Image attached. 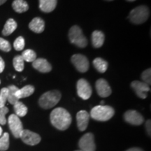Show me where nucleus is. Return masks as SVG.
<instances>
[{
  "label": "nucleus",
  "instance_id": "24",
  "mask_svg": "<svg viewBox=\"0 0 151 151\" xmlns=\"http://www.w3.org/2000/svg\"><path fill=\"white\" fill-rule=\"evenodd\" d=\"M8 99H7V101H9V102L11 104H15L17 101H19V99L16 97V92L18 91V88H17L16 86H9L8 88Z\"/></svg>",
  "mask_w": 151,
  "mask_h": 151
},
{
  "label": "nucleus",
  "instance_id": "21",
  "mask_svg": "<svg viewBox=\"0 0 151 151\" xmlns=\"http://www.w3.org/2000/svg\"><path fill=\"white\" fill-rule=\"evenodd\" d=\"M12 7L16 12L19 14L26 12L29 9V6L24 0H15L12 4Z\"/></svg>",
  "mask_w": 151,
  "mask_h": 151
},
{
  "label": "nucleus",
  "instance_id": "22",
  "mask_svg": "<svg viewBox=\"0 0 151 151\" xmlns=\"http://www.w3.org/2000/svg\"><path fill=\"white\" fill-rule=\"evenodd\" d=\"M93 65L97 71L100 73H104L108 69V62L102 58H95L93 61Z\"/></svg>",
  "mask_w": 151,
  "mask_h": 151
},
{
  "label": "nucleus",
  "instance_id": "8",
  "mask_svg": "<svg viewBox=\"0 0 151 151\" xmlns=\"http://www.w3.org/2000/svg\"><path fill=\"white\" fill-rule=\"evenodd\" d=\"M71 60L77 70L81 73L86 72L89 69V61L85 55L75 54L71 57Z\"/></svg>",
  "mask_w": 151,
  "mask_h": 151
},
{
  "label": "nucleus",
  "instance_id": "13",
  "mask_svg": "<svg viewBox=\"0 0 151 151\" xmlns=\"http://www.w3.org/2000/svg\"><path fill=\"white\" fill-rule=\"evenodd\" d=\"M96 90L99 95L101 97H107L111 95V87L109 86L106 81L105 79L100 78L96 82Z\"/></svg>",
  "mask_w": 151,
  "mask_h": 151
},
{
  "label": "nucleus",
  "instance_id": "9",
  "mask_svg": "<svg viewBox=\"0 0 151 151\" xmlns=\"http://www.w3.org/2000/svg\"><path fill=\"white\" fill-rule=\"evenodd\" d=\"M78 145L83 151H95L96 146L94 135L92 133L86 134L81 138Z\"/></svg>",
  "mask_w": 151,
  "mask_h": 151
},
{
  "label": "nucleus",
  "instance_id": "31",
  "mask_svg": "<svg viewBox=\"0 0 151 151\" xmlns=\"http://www.w3.org/2000/svg\"><path fill=\"white\" fill-rule=\"evenodd\" d=\"M150 73H151V71H150V68L148 69H146V71H144L142 73H141V79L143 80V83H145L148 85V86H150V85L151 84Z\"/></svg>",
  "mask_w": 151,
  "mask_h": 151
},
{
  "label": "nucleus",
  "instance_id": "23",
  "mask_svg": "<svg viewBox=\"0 0 151 151\" xmlns=\"http://www.w3.org/2000/svg\"><path fill=\"white\" fill-rule=\"evenodd\" d=\"M14 111L16 115L18 117H24L27 113V108L23 103L18 101L14 104Z\"/></svg>",
  "mask_w": 151,
  "mask_h": 151
},
{
  "label": "nucleus",
  "instance_id": "32",
  "mask_svg": "<svg viewBox=\"0 0 151 151\" xmlns=\"http://www.w3.org/2000/svg\"><path fill=\"white\" fill-rule=\"evenodd\" d=\"M9 112V109L6 106H4L0 108V124L4 125L6 123V115Z\"/></svg>",
  "mask_w": 151,
  "mask_h": 151
},
{
  "label": "nucleus",
  "instance_id": "26",
  "mask_svg": "<svg viewBox=\"0 0 151 151\" xmlns=\"http://www.w3.org/2000/svg\"><path fill=\"white\" fill-rule=\"evenodd\" d=\"M24 60L23 58H22L21 55H17L14 58V60H13V64H14V67L15 69L17 71H19V72H21V71H23L24 64Z\"/></svg>",
  "mask_w": 151,
  "mask_h": 151
},
{
  "label": "nucleus",
  "instance_id": "10",
  "mask_svg": "<svg viewBox=\"0 0 151 151\" xmlns=\"http://www.w3.org/2000/svg\"><path fill=\"white\" fill-rule=\"evenodd\" d=\"M20 138L24 143L29 146H35L41 141L40 136L28 129H23Z\"/></svg>",
  "mask_w": 151,
  "mask_h": 151
},
{
  "label": "nucleus",
  "instance_id": "39",
  "mask_svg": "<svg viewBox=\"0 0 151 151\" xmlns=\"http://www.w3.org/2000/svg\"><path fill=\"white\" fill-rule=\"evenodd\" d=\"M127 1H135V0H127Z\"/></svg>",
  "mask_w": 151,
  "mask_h": 151
},
{
  "label": "nucleus",
  "instance_id": "19",
  "mask_svg": "<svg viewBox=\"0 0 151 151\" xmlns=\"http://www.w3.org/2000/svg\"><path fill=\"white\" fill-rule=\"evenodd\" d=\"M34 92H35V87L28 85L22 88L21 89H18L16 93V96L18 99H20L22 98L29 97L34 93Z\"/></svg>",
  "mask_w": 151,
  "mask_h": 151
},
{
  "label": "nucleus",
  "instance_id": "4",
  "mask_svg": "<svg viewBox=\"0 0 151 151\" xmlns=\"http://www.w3.org/2000/svg\"><path fill=\"white\" fill-rule=\"evenodd\" d=\"M150 16V10L146 6H139L130 11L128 18L132 23L142 24L148 20Z\"/></svg>",
  "mask_w": 151,
  "mask_h": 151
},
{
  "label": "nucleus",
  "instance_id": "42",
  "mask_svg": "<svg viewBox=\"0 0 151 151\" xmlns=\"http://www.w3.org/2000/svg\"><path fill=\"white\" fill-rule=\"evenodd\" d=\"M0 83H1V81H0Z\"/></svg>",
  "mask_w": 151,
  "mask_h": 151
},
{
  "label": "nucleus",
  "instance_id": "3",
  "mask_svg": "<svg viewBox=\"0 0 151 151\" xmlns=\"http://www.w3.org/2000/svg\"><path fill=\"white\" fill-rule=\"evenodd\" d=\"M61 99V93L58 90L45 92L39 98V106L43 109H49L55 106Z\"/></svg>",
  "mask_w": 151,
  "mask_h": 151
},
{
  "label": "nucleus",
  "instance_id": "37",
  "mask_svg": "<svg viewBox=\"0 0 151 151\" xmlns=\"http://www.w3.org/2000/svg\"><path fill=\"white\" fill-rule=\"evenodd\" d=\"M2 132H3L2 128H1V126H0V137H1V135H2Z\"/></svg>",
  "mask_w": 151,
  "mask_h": 151
},
{
  "label": "nucleus",
  "instance_id": "30",
  "mask_svg": "<svg viewBox=\"0 0 151 151\" xmlns=\"http://www.w3.org/2000/svg\"><path fill=\"white\" fill-rule=\"evenodd\" d=\"M0 50L4 52H9L11 50L10 43L3 38H0Z\"/></svg>",
  "mask_w": 151,
  "mask_h": 151
},
{
  "label": "nucleus",
  "instance_id": "41",
  "mask_svg": "<svg viewBox=\"0 0 151 151\" xmlns=\"http://www.w3.org/2000/svg\"><path fill=\"white\" fill-rule=\"evenodd\" d=\"M76 151H83V150H76Z\"/></svg>",
  "mask_w": 151,
  "mask_h": 151
},
{
  "label": "nucleus",
  "instance_id": "29",
  "mask_svg": "<svg viewBox=\"0 0 151 151\" xmlns=\"http://www.w3.org/2000/svg\"><path fill=\"white\" fill-rule=\"evenodd\" d=\"M14 47L18 51L23 50L24 47V39L22 37H18L15 40L14 43Z\"/></svg>",
  "mask_w": 151,
  "mask_h": 151
},
{
  "label": "nucleus",
  "instance_id": "35",
  "mask_svg": "<svg viewBox=\"0 0 151 151\" xmlns=\"http://www.w3.org/2000/svg\"><path fill=\"white\" fill-rule=\"evenodd\" d=\"M126 151H143V150H142V149H141L139 148H132L128 149V150Z\"/></svg>",
  "mask_w": 151,
  "mask_h": 151
},
{
  "label": "nucleus",
  "instance_id": "17",
  "mask_svg": "<svg viewBox=\"0 0 151 151\" xmlns=\"http://www.w3.org/2000/svg\"><path fill=\"white\" fill-rule=\"evenodd\" d=\"M58 0H39V8L43 12L50 13L56 8Z\"/></svg>",
  "mask_w": 151,
  "mask_h": 151
},
{
  "label": "nucleus",
  "instance_id": "11",
  "mask_svg": "<svg viewBox=\"0 0 151 151\" xmlns=\"http://www.w3.org/2000/svg\"><path fill=\"white\" fill-rule=\"evenodd\" d=\"M124 120L133 125H140L144 121L142 115L137 111L129 110L124 114Z\"/></svg>",
  "mask_w": 151,
  "mask_h": 151
},
{
  "label": "nucleus",
  "instance_id": "16",
  "mask_svg": "<svg viewBox=\"0 0 151 151\" xmlns=\"http://www.w3.org/2000/svg\"><path fill=\"white\" fill-rule=\"evenodd\" d=\"M29 27L35 33H41L44 31L45 22L40 18H35L30 22Z\"/></svg>",
  "mask_w": 151,
  "mask_h": 151
},
{
  "label": "nucleus",
  "instance_id": "6",
  "mask_svg": "<svg viewBox=\"0 0 151 151\" xmlns=\"http://www.w3.org/2000/svg\"><path fill=\"white\" fill-rule=\"evenodd\" d=\"M8 123L11 132H12L14 137L16 139L20 138L22 132L23 131V127L19 117L17 116L16 114H11L9 117Z\"/></svg>",
  "mask_w": 151,
  "mask_h": 151
},
{
  "label": "nucleus",
  "instance_id": "38",
  "mask_svg": "<svg viewBox=\"0 0 151 151\" xmlns=\"http://www.w3.org/2000/svg\"><path fill=\"white\" fill-rule=\"evenodd\" d=\"M104 104V101H101V105H103Z\"/></svg>",
  "mask_w": 151,
  "mask_h": 151
},
{
  "label": "nucleus",
  "instance_id": "40",
  "mask_svg": "<svg viewBox=\"0 0 151 151\" xmlns=\"http://www.w3.org/2000/svg\"><path fill=\"white\" fill-rule=\"evenodd\" d=\"M107 1H113V0H107Z\"/></svg>",
  "mask_w": 151,
  "mask_h": 151
},
{
  "label": "nucleus",
  "instance_id": "18",
  "mask_svg": "<svg viewBox=\"0 0 151 151\" xmlns=\"http://www.w3.org/2000/svg\"><path fill=\"white\" fill-rule=\"evenodd\" d=\"M104 35L102 32L95 30L92 34V43L94 48H98L102 46L104 42Z\"/></svg>",
  "mask_w": 151,
  "mask_h": 151
},
{
  "label": "nucleus",
  "instance_id": "5",
  "mask_svg": "<svg viewBox=\"0 0 151 151\" xmlns=\"http://www.w3.org/2000/svg\"><path fill=\"white\" fill-rule=\"evenodd\" d=\"M69 39L73 44L81 48H83L88 45V40L83 33L82 29L77 25H73L70 28Z\"/></svg>",
  "mask_w": 151,
  "mask_h": 151
},
{
  "label": "nucleus",
  "instance_id": "14",
  "mask_svg": "<svg viewBox=\"0 0 151 151\" xmlns=\"http://www.w3.org/2000/svg\"><path fill=\"white\" fill-rule=\"evenodd\" d=\"M90 114L87 112L86 111L82 110L78 111L76 115V120H77V126H78V129L83 132L88 127V122L90 120Z\"/></svg>",
  "mask_w": 151,
  "mask_h": 151
},
{
  "label": "nucleus",
  "instance_id": "34",
  "mask_svg": "<svg viewBox=\"0 0 151 151\" xmlns=\"http://www.w3.org/2000/svg\"><path fill=\"white\" fill-rule=\"evenodd\" d=\"M146 127L147 132H148V135L150 136V120H147L146 123Z\"/></svg>",
  "mask_w": 151,
  "mask_h": 151
},
{
  "label": "nucleus",
  "instance_id": "12",
  "mask_svg": "<svg viewBox=\"0 0 151 151\" xmlns=\"http://www.w3.org/2000/svg\"><path fill=\"white\" fill-rule=\"evenodd\" d=\"M132 88L134 90L135 93L141 99H146L147 93L150 91V87L145 83L139 81H134L131 83Z\"/></svg>",
  "mask_w": 151,
  "mask_h": 151
},
{
  "label": "nucleus",
  "instance_id": "28",
  "mask_svg": "<svg viewBox=\"0 0 151 151\" xmlns=\"http://www.w3.org/2000/svg\"><path fill=\"white\" fill-rule=\"evenodd\" d=\"M8 88H3L0 90V108L5 106L6 102L8 99Z\"/></svg>",
  "mask_w": 151,
  "mask_h": 151
},
{
  "label": "nucleus",
  "instance_id": "15",
  "mask_svg": "<svg viewBox=\"0 0 151 151\" xmlns=\"http://www.w3.org/2000/svg\"><path fill=\"white\" fill-rule=\"evenodd\" d=\"M32 66L35 69L41 73H48L52 70L51 65L43 58L36 59L32 62Z\"/></svg>",
  "mask_w": 151,
  "mask_h": 151
},
{
  "label": "nucleus",
  "instance_id": "36",
  "mask_svg": "<svg viewBox=\"0 0 151 151\" xmlns=\"http://www.w3.org/2000/svg\"><path fill=\"white\" fill-rule=\"evenodd\" d=\"M6 1L7 0H0V6L4 4Z\"/></svg>",
  "mask_w": 151,
  "mask_h": 151
},
{
  "label": "nucleus",
  "instance_id": "33",
  "mask_svg": "<svg viewBox=\"0 0 151 151\" xmlns=\"http://www.w3.org/2000/svg\"><path fill=\"white\" fill-rule=\"evenodd\" d=\"M5 68V63L2 58L0 57V73H2Z\"/></svg>",
  "mask_w": 151,
  "mask_h": 151
},
{
  "label": "nucleus",
  "instance_id": "27",
  "mask_svg": "<svg viewBox=\"0 0 151 151\" xmlns=\"http://www.w3.org/2000/svg\"><path fill=\"white\" fill-rule=\"evenodd\" d=\"M9 147V134L5 132L0 137V151L8 150Z\"/></svg>",
  "mask_w": 151,
  "mask_h": 151
},
{
  "label": "nucleus",
  "instance_id": "7",
  "mask_svg": "<svg viewBox=\"0 0 151 151\" xmlns=\"http://www.w3.org/2000/svg\"><path fill=\"white\" fill-rule=\"evenodd\" d=\"M77 94L81 99L87 100L91 97L92 88L89 83L86 79L81 78L78 80L76 85Z\"/></svg>",
  "mask_w": 151,
  "mask_h": 151
},
{
  "label": "nucleus",
  "instance_id": "2",
  "mask_svg": "<svg viewBox=\"0 0 151 151\" xmlns=\"http://www.w3.org/2000/svg\"><path fill=\"white\" fill-rule=\"evenodd\" d=\"M115 111L109 106L99 105L92 109L90 116L92 118L97 121L104 122L110 120L114 116Z\"/></svg>",
  "mask_w": 151,
  "mask_h": 151
},
{
  "label": "nucleus",
  "instance_id": "20",
  "mask_svg": "<svg viewBox=\"0 0 151 151\" xmlns=\"http://www.w3.org/2000/svg\"><path fill=\"white\" fill-rule=\"evenodd\" d=\"M17 23L14 19L10 18L7 20L2 30L4 36H9L12 34L17 28Z\"/></svg>",
  "mask_w": 151,
  "mask_h": 151
},
{
  "label": "nucleus",
  "instance_id": "1",
  "mask_svg": "<svg viewBox=\"0 0 151 151\" xmlns=\"http://www.w3.org/2000/svg\"><path fill=\"white\" fill-rule=\"evenodd\" d=\"M50 119L51 124L59 130H66L71 123V116L66 109L56 108L50 113Z\"/></svg>",
  "mask_w": 151,
  "mask_h": 151
},
{
  "label": "nucleus",
  "instance_id": "25",
  "mask_svg": "<svg viewBox=\"0 0 151 151\" xmlns=\"http://www.w3.org/2000/svg\"><path fill=\"white\" fill-rule=\"evenodd\" d=\"M22 58H23L24 61L27 62H33L37 59V54L32 50L27 49V50H24L21 55Z\"/></svg>",
  "mask_w": 151,
  "mask_h": 151
}]
</instances>
